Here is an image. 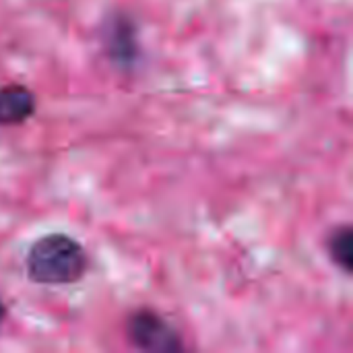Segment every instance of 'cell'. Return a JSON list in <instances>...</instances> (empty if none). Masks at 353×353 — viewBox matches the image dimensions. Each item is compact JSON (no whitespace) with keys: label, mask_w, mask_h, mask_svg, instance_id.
Instances as JSON below:
<instances>
[{"label":"cell","mask_w":353,"mask_h":353,"mask_svg":"<svg viewBox=\"0 0 353 353\" xmlns=\"http://www.w3.org/2000/svg\"><path fill=\"white\" fill-rule=\"evenodd\" d=\"M27 277L35 285H72L89 271L87 250L68 234H46L37 238L25 259Z\"/></svg>","instance_id":"6da1fadb"},{"label":"cell","mask_w":353,"mask_h":353,"mask_svg":"<svg viewBox=\"0 0 353 353\" xmlns=\"http://www.w3.org/2000/svg\"><path fill=\"white\" fill-rule=\"evenodd\" d=\"M124 333L134 350L149 353H180L186 350L182 335L159 312L139 308L128 314Z\"/></svg>","instance_id":"7a4b0ae2"},{"label":"cell","mask_w":353,"mask_h":353,"mask_svg":"<svg viewBox=\"0 0 353 353\" xmlns=\"http://www.w3.org/2000/svg\"><path fill=\"white\" fill-rule=\"evenodd\" d=\"M101 41L108 60L118 70H132L141 58L139 25L126 10L108 14L101 27Z\"/></svg>","instance_id":"3957f363"},{"label":"cell","mask_w":353,"mask_h":353,"mask_svg":"<svg viewBox=\"0 0 353 353\" xmlns=\"http://www.w3.org/2000/svg\"><path fill=\"white\" fill-rule=\"evenodd\" d=\"M37 112V97L25 85L0 87V126H21Z\"/></svg>","instance_id":"277c9868"},{"label":"cell","mask_w":353,"mask_h":353,"mask_svg":"<svg viewBox=\"0 0 353 353\" xmlns=\"http://www.w3.org/2000/svg\"><path fill=\"white\" fill-rule=\"evenodd\" d=\"M327 252L331 263L345 275L353 273V230L350 223L337 225L327 238Z\"/></svg>","instance_id":"5b68a950"},{"label":"cell","mask_w":353,"mask_h":353,"mask_svg":"<svg viewBox=\"0 0 353 353\" xmlns=\"http://www.w3.org/2000/svg\"><path fill=\"white\" fill-rule=\"evenodd\" d=\"M4 319H6V308H4V304H2V300H0V325L4 323Z\"/></svg>","instance_id":"8992f818"}]
</instances>
